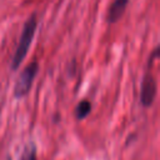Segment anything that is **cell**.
<instances>
[{"instance_id": "cell-1", "label": "cell", "mask_w": 160, "mask_h": 160, "mask_svg": "<svg viewBox=\"0 0 160 160\" xmlns=\"http://www.w3.org/2000/svg\"><path fill=\"white\" fill-rule=\"evenodd\" d=\"M35 29H36V18H35V15H32L28 19V21L22 29L20 40H19V44H18V48H16V51H15V55H14L12 62H11L12 70H16L20 66L21 61L24 60L25 55L28 54V50L30 48L31 40L35 34Z\"/></svg>"}, {"instance_id": "cell-2", "label": "cell", "mask_w": 160, "mask_h": 160, "mask_svg": "<svg viewBox=\"0 0 160 160\" xmlns=\"http://www.w3.org/2000/svg\"><path fill=\"white\" fill-rule=\"evenodd\" d=\"M36 72H38V62L36 61L31 62L22 70V72L20 74L18 81L15 84V89H14V94L16 98H21L29 92Z\"/></svg>"}, {"instance_id": "cell-3", "label": "cell", "mask_w": 160, "mask_h": 160, "mask_svg": "<svg viewBox=\"0 0 160 160\" xmlns=\"http://www.w3.org/2000/svg\"><path fill=\"white\" fill-rule=\"evenodd\" d=\"M156 94L155 79L151 75H146L141 84V102L144 106H150Z\"/></svg>"}, {"instance_id": "cell-4", "label": "cell", "mask_w": 160, "mask_h": 160, "mask_svg": "<svg viewBox=\"0 0 160 160\" xmlns=\"http://www.w3.org/2000/svg\"><path fill=\"white\" fill-rule=\"evenodd\" d=\"M129 0H114L112 4L109 8L108 12V21L109 22H115L120 19V16L124 14V10L128 5Z\"/></svg>"}, {"instance_id": "cell-5", "label": "cell", "mask_w": 160, "mask_h": 160, "mask_svg": "<svg viewBox=\"0 0 160 160\" xmlns=\"http://www.w3.org/2000/svg\"><path fill=\"white\" fill-rule=\"evenodd\" d=\"M90 109H91V105H90V102L88 101V100H82V101H80L79 104H78V106H76V118L78 119H84V118H86V115L90 112Z\"/></svg>"}, {"instance_id": "cell-6", "label": "cell", "mask_w": 160, "mask_h": 160, "mask_svg": "<svg viewBox=\"0 0 160 160\" xmlns=\"http://www.w3.org/2000/svg\"><path fill=\"white\" fill-rule=\"evenodd\" d=\"M20 160H38L36 159V151H35V146L34 145H29L26 146V149L24 150L21 159Z\"/></svg>"}, {"instance_id": "cell-7", "label": "cell", "mask_w": 160, "mask_h": 160, "mask_svg": "<svg viewBox=\"0 0 160 160\" xmlns=\"http://www.w3.org/2000/svg\"><path fill=\"white\" fill-rule=\"evenodd\" d=\"M8 160H11V159H8Z\"/></svg>"}]
</instances>
